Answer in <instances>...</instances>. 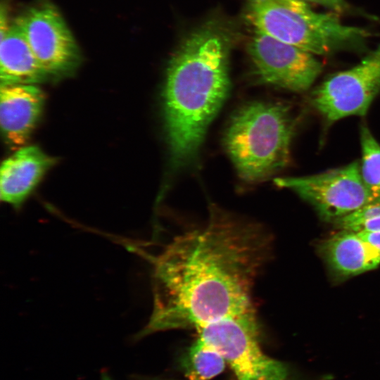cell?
Listing matches in <instances>:
<instances>
[{"label": "cell", "mask_w": 380, "mask_h": 380, "mask_svg": "<svg viewBox=\"0 0 380 380\" xmlns=\"http://www.w3.org/2000/svg\"><path fill=\"white\" fill-rule=\"evenodd\" d=\"M270 250L263 225L213 209L204 225L175 236L156 259L153 310L139 336L255 311L252 289Z\"/></svg>", "instance_id": "1"}, {"label": "cell", "mask_w": 380, "mask_h": 380, "mask_svg": "<svg viewBox=\"0 0 380 380\" xmlns=\"http://www.w3.org/2000/svg\"><path fill=\"white\" fill-rule=\"evenodd\" d=\"M229 33L208 22L192 31L172 56L163 91L165 129L171 163L191 160L229 89Z\"/></svg>", "instance_id": "2"}, {"label": "cell", "mask_w": 380, "mask_h": 380, "mask_svg": "<svg viewBox=\"0 0 380 380\" xmlns=\"http://www.w3.org/2000/svg\"><path fill=\"white\" fill-rule=\"evenodd\" d=\"M296 125L291 108L280 102L254 101L239 109L224 135L239 176L255 183L284 168Z\"/></svg>", "instance_id": "3"}, {"label": "cell", "mask_w": 380, "mask_h": 380, "mask_svg": "<svg viewBox=\"0 0 380 380\" xmlns=\"http://www.w3.org/2000/svg\"><path fill=\"white\" fill-rule=\"evenodd\" d=\"M246 18L254 31L314 55L362 52L372 36L343 24L334 13H319L300 0H246Z\"/></svg>", "instance_id": "4"}, {"label": "cell", "mask_w": 380, "mask_h": 380, "mask_svg": "<svg viewBox=\"0 0 380 380\" xmlns=\"http://www.w3.org/2000/svg\"><path fill=\"white\" fill-rule=\"evenodd\" d=\"M224 357L237 380H289L287 367L262 350L255 311L196 329Z\"/></svg>", "instance_id": "5"}, {"label": "cell", "mask_w": 380, "mask_h": 380, "mask_svg": "<svg viewBox=\"0 0 380 380\" xmlns=\"http://www.w3.org/2000/svg\"><path fill=\"white\" fill-rule=\"evenodd\" d=\"M274 182L308 202L322 220L333 222L367 204L380 202L365 185L357 160L320 174L278 177Z\"/></svg>", "instance_id": "6"}, {"label": "cell", "mask_w": 380, "mask_h": 380, "mask_svg": "<svg viewBox=\"0 0 380 380\" xmlns=\"http://www.w3.org/2000/svg\"><path fill=\"white\" fill-rule=\"evenodd\" d=\"M49 78L68 77L81 63L80 48L63 18L49 2L36 4L15 20Z\"/></svg>", "instance_id": "7"}, {"label": "cell", "mask_w": 380, "mask_h": 380, "mask_svg": "<svg viewBox=\"0 0 380 380\" xmlns=\"http://www.w3.org/2000/svg\"><path fill=\"white\" fill-rule=\"evenodd\" d=\"M380 91V42L357 65L337 72L311 94L314 108L330 124L365 115Z\"/></svg>", "instance_id": "8"}, {"label": "cell", "mask_w": 380, "mask_h": 380, "mask_svg": "<svg viewBox=\"0 0 380 380\" xmlns=\"http://www.w3.org/2000/svg\"><path fill=\"white\" fill-rule=\"evenodd\" d=\"M248 53L260 82L291 91L308 90L323 70L315 55L256 31Z\"/></svg>", "instance_id": "9"}, {"label": "cell", "mask_w": 380, "mask_h": 380, "mask_svg": "<svg viewBox=\"0 0 380 380\" xmlns=\"http://www.w3.org/2000/svg\"><path fill=\"white\" fill-rule=\"evenodd\" d=\"M43 91L34 84L1 85L0 123L6 143L21 148L30 139L42 113Z\"/></svg>", "instance_id": "10"}, {"label": "cell", "mask_w": 380, "mask_h": 380, "mask_svg": "<svg viewBox=\"0 0 380 380\" xmlns=\"http://www.w3.org/2000/svg\"><path fill=\"white\" fill-rule=\"evenodd\" d=\"M55 163L54 158L36 146L18 148L1 167V200L19 208Z\"/></svg>", "instance_id": "11"}, {"label": "cell", "mask_w": 380, "mask_h": 380, "mask_svg": "<svg viewBox=\"0 0 380 380\" xmlns=\"http://www.w3.org/2000/svg\"><path fill=\"white\" fill-rule=\"evenodd\" d=\"M322 255L333 274L348 278L376 269L380 253L359 233L341 230L321 246Z\"/></svg>", "instance_id": "12"}, {"label": "cell", "mask_w": 380, "mask_h": 380, "mask_svg": "<svg viewBox=\"0 0 380 380\" xmlns=\"http://www.w3.org/2000/svg\"><path fill=\"white\" fill-rule=\"evenodd\" d=\"M1 85L34 84L50 79L14 21L1 33Z\"/></svg>", "instance_id": "13"}, {"label": "cell", "mask_w": 380, "mask_h": 380, "mask_svg": "<svg viewBox=\"0 0 380 380\" xmlns=\"http://www.w3.org/2000/svg\"><path fill=\"white\" fill-rule=\"evenodd\" d=\"M227 365L223 355L199 337L182 360L184 371L189 380H210L221 374Z\"/></svg>", "instance_id": "14"}, {"label": "cell", "mask_w": 380, "mask_h": 380, "mask_svg": "<svg viewBox=\"0 0 380 380\" xmlns=\"http://www.w3.org/2000/svg\"><path fill=\"white\" fill-rule=\"evenodd\" d=\"M362 158L360 163L363 182L370 193L380 201V145L367 125L360 129Z\"/></svg>", "instance_id": "15"}, {"label": "cell", "mask_w": 380, "mask_h": 380, "mask_svg": "<svg viewBox=\"0 0 380 380\" xmlns=\"http://www.w3.org/2000/svg\"><path fill=\"white\" fill-rule=\"evenodd\" d=\"M341 230L380 232V202L367 204L334 222Z\"/></svg>", "instance_id": "16"}, {"label": "cell", "mask_w": 380, "mask_h": 380, "mask_svg": "<svg viewBox=\"0 0 380 380\" xmlns=\"http://www.w3.org/2000/svg\"><path fill=\"white\" fill-rule=\"evenodd\" d=\"M308 4H313L324 6L336 13H349L351 6L346 0H300Z\"/></svg>", "instance_id": "17"}, {"label": "cell", "mask_w": 380, "mask_h": 380, "mask_svg": "<svg viewBox=\"0 0 380 380\" xmlns=\"http://www.w3.org/2000/svg\"><path fill=\"white\" fill-rule=\"evenodd\" d=\"M359 234L380 253V232Z\"/></svg>", "instance_id": "18"}, {"label": "cell", "mask_w": 380, "mask_h": 380, "mask_svg": "<svg viewBox=\"0 0 380 380\" xmlns=\"http://www.w3.org/2000/svg\"><path fill=\"white\" fill-rule=\"evenodd\" d=\"M103 380H110V379L107 376H104Z\"/></svg>", "instance_id": "19"}]
</instances>
